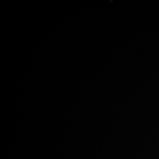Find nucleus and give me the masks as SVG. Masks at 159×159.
<instances>
[]
</instances>
